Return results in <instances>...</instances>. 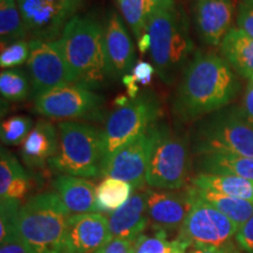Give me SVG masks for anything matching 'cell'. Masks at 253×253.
Here are the masks:
<instances>
[{
	"label": "cell",
	"instance_id": "cell-1",
	"mask_svg": "<svg viewBox=\"0 0 253 253\" xmlns=\"http://www.w3.org/2000/svg\"><path fill=\"white\" fill-rule=\"evenodd\" d=\"M239 90L238 74L223 56L197 52L177 84L172 114L183 123L201 120L229 106Z\"/></svg>",
	"mask_w": 253,
	"mask_h": 253
},
{
	"label": "cell",
	"instance_id": "cell-2",
	"mask_svg": "<svg viewBox=\"0 0 253 253\" xmlns=\"http://www.w3.org/2000/svg\"><path fill=\"white\" fill-rule=\"evenodd\" d=\"M59 41L74 84L99 90L114 80L104 42V27L93 15L72 18Z\"/></svg>",
	"mask_w": 253,
	"mask_h": 253
},
{
	"label": "cell",
	"instance_id": "cell-3",
	"mask_svg": "<svg viewBox=\"0 0 253 253\" xmlns=\"http://www.w3.org/2000/svg\"><path fill=\"white\" fill-rule=\"evenodd\" d=\"M147 32L151 39L150 55L156 74L164 84H172L195 55L188 18L177 8H156Z\"/></svg>",
	"mask_w": 253,
	"mask_h": 253
},
{
	"label": "cell",
	"instance_id": "cell-4",
	"mask_svg": "<svg viewBox=\"0 0 253 253\" xmlns=\"http://www.w3.org/2000/svg\"><path fill=\"white\" fill-rule=\"evenodd\" d=\"M71 216L56 192L38 194L19 210V237L32 253H62Z\"/></svg>",
	"mask_w": 253,
	"mask_h": 253
},
{
	"label": "cell",
	"instance_id": "cell-5",
	"mask_svg": "<svg viewBox=\"0 0 253 253\" xmlns=\"http://www.w3.org/2000/svg\"><path fill=\"white\" fill-rule=\"evenodd\" d=\"M192 154L253 157V125L242 107L231 106L198 120L191 137Z\"/></svg>",
	"mask_w": 253,
	"mask_h": 253
},
{
	"label": "cell",
	"instance_id": "cell-6",
	"mask_svg": "<svg viewBox=\"0 0 253 253\" xmlns=\"http://www.w3.org/2000/svg\"><path fill=\"white\" fill-rule=\"evenodd\" d=\"M59 147L48 166L61 175L101 177L103 163V130L89 123L66 121L58 125Z\"/></svg>",
	"mask_w": 253,
	"mask_h": 253
},
{
	"label": "cell",
	"instance_id": "cell-7",
	"mask_svg": "<svg viewBox=\"0 0 253 253\" xmlns=\"http://www.w3.org/2000/svg\"><path fill=\"white\" fill-rule=\"evenodd\" d=\"M191 141L166 122H157V134L148 167L147 184L157 190H181L191 168Z\"/></svg>",
	"mask_w": 253,
	"mask_h": 253
},
{
	"label": "cell",
	"instance_id": "cell-8",
	"mask_svg": "<svg viewBox=\"0 0 253 253\" xmlns=\"http://www.w3.org/2000/svg\"><path fill=\"white\" fill-rule=\"evenodd\" d=\"M160 116L161 102L150 90L140 94L123 108L114 110L103 129L102 170L114 154L157 123Z\"/></svg>",
	"mask_w": 253,
	"mask_h": 253
},
{
	"label": "cell",
	"instance_id": "cell-9",
	"mask_svg": "<svg viewBox=\"0 0 253 253\" xmlns=\"http://www.w3.org/2000/svg\"><path fill=\"white\" fill-rule=\"evenodd\" d=\"M189 188L194 199L177 236L195 249H231V242L239 227L212 205L198 197L191 186Z\"/></svg>",
	"mask_w": 253,
	"mask_h": 253
},
{
	"label": "cell",
	"instance_id": "cell-10",
	"mask_svg": "<svg viewBox=\"0 0 253 253\" xmlns=\"http://www.w3.org/2000/svg\"><path fill=\"white\" fill-rule=\"evenodd\" d=\"M27 66L33 100L54 88L74 84L59 40L31 39Z\"/></svg>",
	"mask_w": 253,
	"mask_h": 253
},
{
	"label": "cell",
	"instance_id": "cell-11",
	"mask_svg": "<svg viewBox=\"0 0 253 253\" xmlns=\"http://www.w3.org/2000/svg\"><path fill=\"white\" fill-rule=\"evenodd\" d=\"M104 97L95 90L71 84L34 99V112L52 120L94 118L99 115Z\"/></svg>",
	"mask_w": 253,
	"mask_h": 253
},
{
	"label": "cell",
	"instance_id": "cell-12",
	"mask_svg": "<svg viewBox=\"0 0 253 253\" xmlns=\"http://www.w3.org/2000/svg\"><path fill=\"white\" fill-rule=\"evenodd\" d=\"M84 0H17L28 33L47 41L56 40L77 15Z\"/></svg>",
	"mask_w": 253,
	"mask_h": 253
},
{
	"label": "cell",
	"instance_id": "cell-13",
	"mask_svg": "<svg viewBox=\"0 0 253 253\" xmlns=\"http://www.w3.org/2000/svg\"><path fill=\"white\" fill-rule=\"evenodd\" d=\"M157 134V123L138 135L135 140L114 154L103 168L101 177H113L128 182L136 190H142L147 183L148 167Z\"/></svg>",
	"mask_w": 253,
	"mask_h": 253
},
{
	"label": "cell",
	"instance_id": "cell-14",
	"mask_svg": "<svg viewBox=\"0 0 253 253\" xmlns=\"http://www.w3.org/2000/svg\"><path fill=\"white\" fill-rule=\"evenodd\" d=\"M113 239L108 217L100 212L72 214L62 253H93Z\"/></svg>",
	"mask_w": 253,
	"mask_h": 253
},
{
	"label": "cell",
	"instance_id": "cell-15",
	"mask_svg": "<svg viewBox=\"0 0 253 253\" xmlns=\"http://www.w3.org/2000/svg\"><path fill=\"white\" fill-rule=\"evenodd\" d=\"M148 211L151 227L167 232L181 229L192 205V194L186 190L147 189Z\"/></svg>",
	"mask_w": 253,
	"mask_h": 253
},
{
	"label": "cell",
	"instance_id": "cell-16",
	"mask_svg": "<svg viewBox=\"0 0 253 253\" xmlns=\"http://www.w3.org/2000/svg\"><path fill=\"white\" fill-rule=\"evenodd\" d=\"M194 23L205 45L217 47L232 26L235 15L233 0H195Z\"/></svg>",
	"mask_w": 253,
	"mask_h": 253
},
{
	"label": "cell",
	"instance_id": "cell-17",
	"mask_svg": "<svg viewBox=\"0 0 253 253\" xmlns=\"http://www.w3.org/2000/svg\"><path fill=\"white\" fill-rule=\"evenodd\" d=\"M104 42L113 78H123L132 71L135 48L125 20L115 9H109L104 19Z\"/></svg>",
	"mask_w": 253,
	"mask_h": 253
},
{
	"label": "cell",
	"instance_id": "cell-18",
	"mask_svg": "<svg viewBox=\"0 0 253 253\" xmlns=\"http://www.w3.org/2000/svg\"><path fill=\"white\" fill-rule=\"evenodd\" d=\"M108 221L113 238L135 242L150 225L147 191L144 190L132 194L122 208L109 213Z\"/></svg>",
	"mask_w": 253,
	"mask_h": 253
},
{
	"label": "cell",
	"instance_id": "cell-19",
	"mask_svg": "<svg viewBox=\"0 0 253 253\" xmlns=\"http://www.w3.org/2000/svg\"><path fill=\"white\" fill-rule=\"evenodd\" d=\"M59 134L49 121L40 120L20 147V155L24 163L30 168H43L58 151Z\"/></svg>",
	"mask_w": 253,
	"mask_h": 253
},
{
	"label": "cell",
	"instance_id": "cell-20",
	"mask_svg": "<svg viewBox=\"0 0 253 253\" xmlns=\"http://www.w3.org/2000/svg\"><path fill=\"white\" fill-rule=\"evenodd\" d=\"M53 186L72 214L99 212L95 197L96 186L87 178L59 175L53 181Z\"/></svg>",
	"mask_w": 253,
	"mask_h": 253
},
{
	"label": "cell",
	"instance_id": "cell-21",
	"mask_svg": "<svg viewBox=\"0 0 253 253\" xmlns=\"http://www.w3.org/2000/svg\"><path fill=\"white\" fill-rule=\"evenodd\" d=\"M221 56L237 74L253 80V39L238 27L227 32L220 43Z\"/></svg>",
	"mask_w": 253,
	"mask_h": 253
},
{
	"label": "cell",
	"instance_id": "cell-22",
	"mask_svg": "<svg viewBox=\"0 0 253 253\" xmlns=\"http://www.w3.org/2000/svg\"><path fill=\"white\" fill-rule=\"evenodd\" d=\"M31 183L26 171L17 157L7 148L0 149V199L20 202L28 191Z\"/></svg>",
	"mask_w": 253,
	"mask_h": 253
},
{
	"label": "cell",
	"instance_id": "cell-23",
	"mask_svg": "<svg viewBox=\"0 0 253 253\" xmlns=\"http://www.w3.org/2000/svg\"><path fill=\"white\" fill-rule=\"evenodd\" d=\"M195 167L198 172L233 175L253 181V157L218 153L197 155Z\"/></svg>",
	"mask_w": 253,
	"mask_h": 253
},
{
	"label": "cell",
	"instance_id": "cell-24",
	"mask_svg": "<svg viewBox=\"0 0 253 253\" xmlns=\"http://www.w3.org/2000/svg\"><path fill=\"white\" fill-rule=\"evenodd\" d=\"M191 185L198 189L211 190L226 196L253 202V181L243 177L197 172V175L191 178Z\"/></svg>",
	"mask_w": 253,
	"mask_h": 253
},
{
	"label": "cell",
	"instance_id": "cell-25",
	"mask_svg": "<svg viewBox=\"0 0 253 253\" xmlns=\"http://www.w3.org/2000/svg\"><path fill=\"white\" fill-rule=\"evenodd\" d=\"M198 197L204 199L207 203L212 205L224 216L230 218L237 226L240 227L253 216V202L245 201L232 196H226L211 190L198 189L194 185H190Z\"/></svg>",
	"mask_w": 253,
	"mask_h": 253
},
{
	"label": "cell",
	"instance_id": "cell-26",
	"mask_svg": "<svg viewBox=\"0 0 253 253\" xmlns=\"http://www.w3.org/2000/svg\"><path fill=\"white\" fill-rule=\"evenodd\" d=\"M131 184L122 179L106 177L103 181L96 185L95 197H96V205L99 212H109L119 210L122 208L132 196Z\"/></svg>",
	"mask_w": 253,
	"mask_h": 253
},
{
	"label": "cell",
	"instance_id": "cell-27",
	"mask_svg": "<svg viewBox=\"0 0 253 253\" xmlns=\"http://www.w3.org/2000/svg\"><path fill=\"white\" fill-rule=\"evenodd\" d=\"M123 19L138 39L148 30L150 18L157 7L151 0H116Z\"/></svg>",
	"mask_w": 253,
	"mask_h": 253
},
{
	"label": "cell",
	"instance_id": "cell-28",
	"mask_svg": "<svg viewBox=\"0 0 253 253\" xmlns=\"http://www.w3.org/2000/svg\"><path fill=\"white\" fill-rule=\"evenodd\" d=\"M27 30L19 11L17 0H0V41L1 46L24 40Z\"/></svg>",
	"mask_w": 253,
	"mask_h": 253
},
{
	"label": "cell",
	"instance_id": "cell-29",
	"mask_svg": "<svg viewBox=\"0 0 253 253\" xmlns=\"http://www.w3.org/2000/svg\"><path fill=\"white\" fill-rule=\"evenodd\" d=\"M1 99L12 102L26 100L31 95L30 82L26 74L20 69H6L0 74Z\"/></svg>",
	"mask_w": 253,
	"mask_h": 253
},
{
	"label": "cell",
	"instance_id": "cell-30",
	"mask_svg": "<svg viewBox=\"0 0 253 253\" xmlns=\"http://www.w3.org/2000/svg\"><path fill=\"white\" fill-rule=\"evenodd\" d=\"M33 129V121L25 115L8 118L0 126V140L5 145H17L23 143L26 136Z\"/></svg>",
	"mask_w": 253,
	"mask_h": 253
},
{
	"label": "cell",
	"instance_id": "cell-31",
	"mask_svg": "<svg viewBox=\"0 0 253 253\" xmlns=\"http://www.w3.org/2000/svg\"><path fill=\"white\" fill-rule=\"evenodd\" d=\"M20 202L14 199H0V243H5L19 236L18 214Z\"/></svg>",
	"mask_w": 253,
	"mask_h": 253
},
{
	"label": "cell",
	"instance_id": "cell-32",
	"mask_svg": "<svg viewBox=\"0 0 253 253\" xmlns=\"http://www.w3.org/2000/svg\"><path fill=\"white\" fill-rule=\"evenodd\" d=\"M168 232L151 227V233H142L132 242V253H167Z\"/></svg>",
	"mask_w": 253,
	"mask_h": 253
},
{
	"label": "cell",
	"instance_id": "cell-33",
	"mask_svg": "<svg viewBox=\"0 0 253 253\" xmlns=\"http://www.w3.org/2000/svg\"><path fill=\"white\" fill-rule=\"evenodd\" d=\"M30 58V41L19 40L1 46L0 66L2 69L13 68L27 62Z\"/></svg>",
	"mask_w": 253,
	"mask_h": 253
},
{
	"label": "cell",
	"instance_id": "cell-34",
	"mask_svg": "<svg viewBox=\"0 0 253 253\" xmlns=\"http://www.w3.org/2000/svg\"><path fill=\"white\" fill-rule=\"evenodd\" d=\"M237 27L253 39V4L240 2L237 14Z\"/></svg>",
	"mask_w": 253,
	"mask_h": 253
},
{
	"label": "cell",
	"instance_id": "cell-35",
	"mask_svg": "<svg viewBox=\"0 0 253 253\" xmlns=\"http://www.w3.org/2000/svg\"><path fill=\"white\" fill-rule=\"evenodd\" d=\"M236 240L246 253H253V216L239 227Z\"/></svg>",
	"mask_w": 253,
	"mask_h": 253
},
{
	"label": "cell",
	"instance_id": "cell-36",
	"mask_svg": "<svg viewBox=\"0 0 253 253\" xmlns=\"http://www.w3.org/2000/svg\"><path fill=\"white\" fill-rule=\"evenodd\" d=\"M155 73H156V69L153 63L145 61H138L132 68V75H134L136 82L143 84V86H148L151 84Z\"/></svg>",
	"mask_w": 253,
	"mask_h": 253
},
{
	"label": "cell",
	"instance_id": "cell-37",
	"mask_svg": "<svg viewBox=\"0 0 253 253\" xmlns=\"http://www.w3.org/2000/svg\"><path fill=\"white\" fill-rule=\"evenodd\" d=\"M93 253H132V243L125 239L113 238L109 243Z\"/></svg>",
	"mask_w": 253,
	"mask_h": 253
},
{
	"label": "cell",
	"instance_id": "cell-38",
	"mask_svg": "<svg viewBox=\"0 0 253 253\" xmlns=\"http://www.w3.org/2000/svg\"><path fill=\"white\" fill-rule=\"evenodd\" d=\"M0 253H32L26 245L24 244L20 237L0 243Z\"/></svg>",
	"mask_w": 253,
	"mask_h": 253
},
{
	"label": "cell",
	"instance_id": "cell-39",
	"mask_svg": "<svg viewBox=\"0 0 253 253\" xmlns=\"http://www.w3.org/2000/svg\"><path fill=\"white\" fill-rule=\"evenodd\" d=\"M243 112H244L246 119L253 125V82L250 81L246 87L244 99H243Z\"/></svg>",
	"mask_w": 253,
	"mask_h": 253
},
{
	"label": "cell",
	"instance_id": "cell-40",
	"mask_svg": "<svg viewBox=\"0 0 253 253\" xmlns=\"http://www.w3.org/2000/svg\"><path fill=\"white\" fill-rule=\"evenodd\" d=\"M122 82L126 88V93H128V96L130 97L131 100L136 99V97L140 95V94H138V90H140V88H138V84L136 82L134 75H132V74L125 75V77L122 78Z\"/></svg>",
	"mask_w": 253,
	"mask_h": 253
},
{
	"label": "cell",
	"instance_id": "cell-41",
	"mask_svg": "<svg viewBox=\"0 0 253 253\" xmlns=\"http://www.w3.org/2000/svg\"><path fill=\"white\" fill-rule=\"evenodd\" d=\"M190 245L185 240H183L181 237L177 236L175 239L169 240V244H168L167 253H186Z\"/></svg>",
	"mask_w": 253,
	"mask_h": 253
},
{
	"label": "cell",
	"instance_id": "cell-42",
	"mask_svg": "<svg viewBox=\"0 0 253 253\" xmlns=\"http://www.w3.org/2000/svg\"><path fill=\"white\" fill-rule=\"evenodd\" d=\"M137 47H138V50H140V53H142V54H144V53H147L148 50H150L151 39L148 32H145V33H143L140 38H138Z\"/></svg>",
	"mask_w": 253,
	"mask_h": 253
},
{
	"label": "cell",
	"instance_id": "cell-43",
	"mask_svg": "<svg viewBox=\"0 0 253 253\" xmlns=\"http://www.w3.org/2000/svg\"><path fill=\"white\" fill-rule=\"evenodd\" d=\"M155 6L160 9H166V11H172L176 8L175 0H151Z\"/></svg>",
	"mask_w": 253,
	"mask_h": 253
},
{
	"label": "cell",
	"instance_id": "cell-44",
	"mask_svg": "<svg viewBox=\"0 0 253 253\" xmlns=\"http://www.w3.org/2000/svg\"><path fill=\"white\" fill-rule=\"evenodd\" d=\"M192 253H232L231 249H216V248H199L195 249Z\"/></svg>",
	"mask_w": 253,
	"mask_h": 253
},
{
	"label": "cell",
	"instance_id": "cell-45",
	"mask_svg": "<svg viewBox=\"0 0 253 253\" xmlns=\"http://www.w3.org/2000/svg\"><path fill=\"white\" fill-rule=\"evenodd\" d=\"M130 97L126 96V95H119L118 97H115V100H114V104L115 106H118V108H123V107H126V104H129L131 100H129Z\"/></svg>",
	"mask_w": 253,
	"mask_h": 253
},
{
	"label": "cell",
	"instance_id": "cell-46",
	"mask_svg": "<svg viewBox=\"0 0 253 253\" xmlns=\"http://www.w3.org/2000/svg\"><path fill=\"white\" fill-rule=\"evenodd\" d=\"M243 1H246V2H250V4H253V0H243Z\"/></svg>",
	"mask_w": 253,
	"mask_h": 253
},
{
	"label": "cell",
	"instance_id": "cell-47",
	"mask_svg": "<svg viewBox=\"0 0 253 253\" xmlns=\"http://www.w3.org/2000/svg\"><path fill=\"white\" fill-rule=\"evenodd\" d=\"M251 81H252V82H253V80H251Z\"/></svg>",
	"mask_w": 253,
	"mask_h": 253
}]
</instances>
